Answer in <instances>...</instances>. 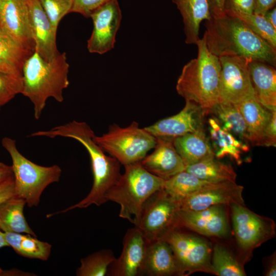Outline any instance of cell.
Masks as SVG:
<instances>
[{
    "label": "cell",
    "instance_id": "3957f363",
    "mask_svg": "<svg viewBox=\"0 0 276 276\" xmlns=\"http://www.w3.org/2000/svg\"><path fill=\"white\" fill-rule=\"evenodd\" d=\"M196 45L197 56L183 67L176 89L186 101L197 104L204 116L212 113L219 103L221 65L219 57L208 49L204 36Z\"/></svg>",
    "mask_w": 276,
    "mask_h": 276
},
{
    "label": "cell",
    "instance_id": "30bf717a",
    "mask_svg": "<svg viewBox=\"0 0 276 276\" xmlns=\"http://www.w3.org/2000/svg\"><path fill=\"white\" fill-rule=\"evenodd\" d=\"M234 234L240 249L249 252L275 235L274 221L238 203L229 205Z\"/></svg>",
    "mask_w": 276,
    "mask_h": 276
},
{
    "label": "cell",
    "instance_id": "277c9868",
    "mask_svg": "<svg viewBox=\"0 0 276 276\" xmlns=\"http://www.w3.org/2000/svg\"><path fill=\"white\" fill-rule=\"evenodd\" d=\"M69 67L65 52L46 60L34 51L26 61L22 71L21 94L33 104L36 120L40 118L49 98L63 101V90L70 84Z\"/></svg>",
    "mask_w": 276,
    "mask_h": 276
},
{
    "label": "cell",
    "instance_id": "ffe728a7",
    "mask_svg": "<svg viewBox=\"0 0 276 276\" xmlns=\"http://www.w3.org/2000/svg\"><path fill=\"white\" fill-rule=\"evenodd\" d=\"M142 275H180L173 250L166 241L158 239L147 242Z\"/></svg>",
    "mask_w": 276,
    "mask_h": 276
},
{
    "label": "cell",
    "instance_id": "ab89813d",
    "mask_svg": "<svg viewBox=\"0 0 276 276\" xmlns=\"http://www.w3.org/2000/svg\"><path fill=\"white\" fill-rule=\"evenodd\" d=\"M15 195L13 176L0 183V203Z\"/></svg>",
    "mask_w": 276,
    "mask_h": 276
},
{
    "label": "cell",
    "instance_id": "ba28073f",
    "mask_svg": "<svg viewBox=\"0 0 276 276\" xmlns=\"http://www.w3.org/2000/svg\"><path fill=\"white\" fill-rule=\"evenodd\" d=\"M162 239L171 246L175 257L180 275L201 271L213 274L212 248L208 242L194 235L175 228Z\"/></svg>",
    "mask_w": 276,
    "mask_h": 276
},
{
    "label": "cell",
    "instance_id": "8992f818",
    "mask_svg": "<svg viewBox=\"0 0 276 276\" xmlns=\"http://www.w3.org/2000/svg\"><path fill=\"white\" fill-rule=\"evenodd\" d=\"M2 144L12 159L15 195L23 199L30 208L37 206L44 189L59 181L61 168L56 165L42 166L30 160L20 153L15 140L11 138H3Z\"/></svg>",
    "mask_w": 276,
    "mask_h": 276
},
{
    "label": "cell",
    "instance_id": "d4e9b609",
    "mask_svg": "<svg viewBox=\"0 0 276 276\" xmlns=\"http://www.w3.org/2000/svg\"><path fill=\"white\" fill-rule=\"evenodd\" d=\"M208 124L211 138L213 142L215 156L220 158L228 156L238 164H241V153L249 149L246 143L224 130L216 118H210Z\"/></svg>",
    "mask_w": 276,
    "mask_h": 276
},
{
    "label": "cell",
    "instance_id": "e575fe53",
    "mask_svg": "<svg viewBox=\"0 0 276 276\" xmlns=\"http://www.w3.org/2000/svg\"><path fill=\"white\" fill-rule=\"evenodd\" d=\"M49 18L54 29L57 31L62 18L70 13L72 0H38Z\"/></svg>",
    "mask_w": 276,
    "mask_h": 276
},
{
    "label": "cell",
    "instance_id": "60d3db41",
    "mask_svg": "<svg viewBox=\"0 0 276 276\" xmlns=\"http://www.w3.org/2000/svg\"><path fill=\"white\" fill-rule=\"evenodd\" d=\"M276 0H255L254 14L264 16L274 7Z\"/></svg>",
    "mask_w": 276,
    "mask_h": 276
},
{
    "label": "cell",
    "instance_id": "44dd1931",
    "mask_svg": "<svg viewBox=\"0 0 276 276\" xmlns=\"http://www.w3.org/2000/svg\"><path fill=\"white\" fill-rule=\"evenodd\" d=\"M248 67L257 100L268 110H276L275 67L251 61L248 62Z\"/></svg>",
    "mask_w": 276,
    "mask_h": 276
},
{
    "label": "cell",
    "instance_id": "484cf974",
    "mask_svg": "<svg viewBox=\"0 0 276 276\" xmlns=\"http://www.w3.org/2000/svg\"><path fill=\"white\" fill-rule=\"evenodd\" d=\"M0 30V73L22 77L24 65L33 53Z\"/></svg>",
    "mask_w": 276,
    "mask_h": 276
},
{
    "label": "cell",
    "instance_id": "8fae6325",
    "mask_svg": "<svg viewBox=\"0 0 276 276\" xmlns=\"http://www.w3.org/2000/svg\"><path fill=\"white\" fill-rule=\"evenodd\" d=\"M219 59L221 65L219 102L238 104L249 99H256L249 61L236 56H220Z\"/></svg>",
    "mask_w": 276,
    "mask_h": 276
},
{
    "label": "cell",
    "instance_id": "7bdbcfd3",
    "mask_svg": "<svg viewBox=\"0 0 276 276\" xmlns=\"http://www.w3.org/2000/svg\"><path fill=\"white\" fill-rule=\"evenodd\" d=\"M264 275L266 276L276 275V254L275 252L266 260Z\"/></svg>",
    "mask_w": 276,
    "mask_h": 276
},
{
    "label": "cell",
    "instance_id": "f546056e",
    "mask_svg": "<svg viewBox=\"0 0 276 276\" xmlns=\"http://www.w3.org/2000/svg\"><path fill=\"white\" fill-rule=\"evenodd\" d=\"M212 113L216 115L224 130L244 142H248L245 121L237 104L219 102Z\"/></svg>",
    "mask_w": 276,
    "mask_h": 276
},
{
    "label": "cell",
    "instance_id": "4fadbf2b",
    "mask_svg": "<svg viewBox=\"0 0 276 276\" xmlns=\"http://www.w3.org/2000/svg\"><path fill=\"white\" fill-rule=\"evenodd\" d=\"M243 187L236 181L210 182L179 201L180 209L200 210L215 205L238 203L245 205Z\"/></svg>",
    "mask_w": 276,
    "mask_h": 276
},
{
    "label": "cell",
    "instance_id": "f6af8a7d",
    "mask_svg": "<svg viewBox=\"0 0 276 276\" xmlns=\"http://www.w3.org/2000/svg\"><path fill=\"white\" fill-rule=\"evenodd\" d=\"M266 20L276 29V9L272 8L264 15Z\"/></svg>",
    "mask_w": 276,
    "mask_h": 276
},
{
    "label": "cell",
    "instance_id": "b9f144b4",
    "mask_svg": "<svg viewBox=\"0 0 276 276\" xmlns=\"http://www.w3.org/2000/svg\"><path fill=\"white\" fill-rule=\"evenodd\" d=\"M212 17H215L225 14L224 4L225 0H208Z\"/></svg>",
    "mask_w": 276,
    "mask_h": 276
},
{
    "label": "cell",
    "instance_id": "836d02e7",
    "mask_svg": "<svg viewBox=\"0 0 276 276\" xmlns=\"http://www.w3.org/2000/svg\"><path fill=\"white\" fill-rule=\"evenodd\" d=\"M228 15L237 17L241 19L252 31L276 50V29L264 16L254 13Z\"/></svg>",
    "mask_w": 276,
    "mask_h": 276
},
{
    "label": "cell",
    "instance_id": "bcb514c9",
    "mask_svg": "<svg viewBox=\"0 0 276 276\" xmlns=\"http://www.w3.org/2000/svg\"><path fill=\"white\" fill-rule=\"evenodd\" d=\"M5 246H9V245L6 240L4 232L0 229V248ZM3 271L0 268V274Z\"/></svg>",
    "mask_w": 276,
    "mask_h": 276
},
{
    "label": "cell",
    "instance_id": "cb8c5ba5",
    "mask_svg": "<svg viewBox=\"0 0 276 276\" xmlns=\"http://www.w3.org/2000/svg\"><path fill=\"white\" fill-rule=\"evenodd\" d=\"M237 105L245 121L248 142L254 146H262L264 133L272 111L266 108L255 99Z\"/></svg>",
    "mask_w": 276,
    "mask_h": 276
},
{
    "label": "cell",
    "instance_id": "8d00e7d4",
    "mask_svg": "<svg viewBox=\"0 0 276 276\" xmlns=\"http://www.w3.org/2000/svg\"><path fill=\"white\" fill-rule=\"evenodd\" d=\"M111 0H72L71 12L78 13L85 17H90L97 8Z\"/></svg>",
    "mask_w": 276,
    "mask_h": 276
},
{
    "label": "cell",
    "instance_id": "7c38bea8",
    "mask_svg": "<svg viewBox=\"0 0 276 276\" xmlns=\"http://www.w3.org/2000/svg\"><path fill=\"white\" fill-rule=\"evenodd\" d=\"M93 29L87 40L89 52L100 55L114 48L120 28L122 12L118 0H111L95 10L90 15Z\"/></svg>",
    "mask_w": 276,
    "mask_h": 276
},
{
    "label": "cell",
    "instance_id": "4316f807",
    "mask_svg": "<svg viewBox=\"0 0 276 276\" xmlns=\"http://www.w3.org/2000/svg\"><path fill=\"white\" fill-rule=\"evenodd\" d=\"M26 204L15 195L0 203V229L3 232L26 233L36 237L27 223L24 208Z\"/></svg>",
    "mask_w": 276,
    "mask_h": 276
},
{
    "label": "cell",
    "instance_id": "603a6c76",
    "mask_svg": "<svg viewBox=\"0 0 276 276\" xmlns=\"http://www.w3.org/2000/svg\"><path fill=\"white\" fill-rule=\"evenodd\" d=\"M182 16L185 41L196 44L199 39L200 25L202 21L212 18L208 0H172Z\"/></svg>",
    "mask_w": 276,
    "mask_h": 276
},
{
    "label": "cell",
    "instance_id": "5bb4252c",
    "mask_svg": "<svg viewBox=\"0 0 276 276\" xmlns=\"http://www.w3.org/2000/svg\"><path fill=\"white\" fill-rule=\"evenodd\" d=\"M224 205H215L193 211L180 209L178 228H186L207 237H224L228 233V223Z\"/></svg>",
    "mask_w": 276,
    "mask_h": 276
},
{
    "label": "cell",
    "instance_id": "d590c367",
    "mask_svg": "<svg viewBox=\"0 0 276 276\" xmlns=\"http://www.w3.org/2000/svg\"><path fill=\"white\" fill-rule=\"evenodd\" d=\"M23 88L22 77H16L0 73V107L21 94Z\"/></svg>",
    "mask_w": 276,
    "mask_h": 276
},
{
    "label": "cell",
    "instance_id": "ac0fdd59",
    "mask_svg": "<svg viewBox=\"0 0 276 276\" xmlns=\"http://www.w3.org/2000/svg\"><path fill=\"white\" fill-rule=\"evenodd\" d=\"M29 21L35 42V51L51 60L60 53L56 44V31L38 0H28Z\"/></svg>",
    "mask_w": 276,
    "mask_h": 276
},
{
    "label": "cell",
    "instance_id": "83f0119b",
    "mask_svg": "<svg viewBox=\"0 0 276 276\" xmlns=\"http://www.w3.org/2000/svg\"><path fill=\"white\" fill-rule=\"evenodd\" d=\"M4 234L9 246L17 254L28 258L48 260L52 248L49 243L39 241L30 234L11 232H4Z\"/></svg>",
    "mask_w": 276,
    "mask_h": 276
},
{
    "label": "cell",
    "instance_id": "d6986e66",
    "mask_svg": "<svg viewBox=\"0 0 276 276\" xmlns=\"http://www.w3.org/2000/svg\"><path fill=\"white\" fill-rule=\"evenodd\" d=\"M154 151L140 162L151 173L165 180L185 170L184 162L176 150L174 139L156 137Z\"/></svg>",
    "mask_w": 276,
    "mask_h": 276
},
{
    "label": "cell",
    "instance_id": "74e56055",
    "mask_svg": "<svg viewBox=\"0 0 276 276\" xmlns=\"http://www.w3.org/2000/svg\"><path fill=\"white\" fill-rule=\"evenodd\" d=\"M255 0H225V14H252L254 12Z\"/></svg>",
    "mask_w": 276,
    "mask_h": 276
},
{
    "label": "cell",
    "instance_id": "e0dca14e",
    "mask_svg": "<svg viewBox=\"0 0 276 276\" xmlns=\"http://www.w3.org/2000/svg\"><path fill=\"white\" fill-rule=\"evenodd\" d=\"M200 107L187 101L185 107L176 114L161 119L144 128L155 138L175 139L203 127Z\"/></svg>",
    "mask_w": 276,
    "mask_h": 276
},
{
    "label": "cell",
    "instance_id": "7dc6e473",
    "mask_svg": "<svg viewBox=\"0 0 276 276\" xmlns=\"http://www.w3.org/2000/svg\"><path fill=\"white\" fill-rule=\"evenodd\" d=\"M0 110H1V107H0Z\"/></svg>",
    "mask_w": 276,
    "mask_h": 276
},
{
    "label": "cell",
    "instance_id": "7402d4cb",
    "mask_svg": "<svg viewBox=\"0 0 276 276\" xmlns=\"http://www.w3.org/2000/svg\"><path fill=\"white\" fill-rule=\"evenodd\" d=\"M173 144L186 166L215 157L203 127L175 138Z\"/></svg>",
    "mask_w": 276,
    "mask_h": 276
},
{
    "label": "cell",
    "instance_id": "ee69618b",
    "mask_svg": "<svg viewBox=\"0 0 276 276\" xmlns=\"http://www.w3.org/2000/svg\"><path fill=\"white\" fill-rule=\"evenodd\" d=\"M13 176L12 166L0 162V183Z\"/></svg>",
    "mask_w": 276,
    "mask_h": 276
},
{
    "label": "cell",
    "instance_id": "4dcf8cb0",
    "mask_svg": "<svg viewBox=\"0 0 276 276\" xmlns=\"http://www.w3.org/2000/svg\"><path fill=\"white\" fill-rule=\"evenodd\" d=\"M211 267L213 274L218 276H245L243 266L225 246L216 243L212 251Z\"/></svg>",
    "mask_w": 276,
    "mask_h": 276
},
{
    "label": "cell",
    "instance_id": "9a60e30c",
    "mask_svg": "<svg viewBox=\"0 0 276 276\" xmlns=\"http://www.w3.org/2000/svg\"><path fill=\"white\" fill-rule=\"evenodd\" d=\"M0 30L24 47L35 51L28 0H0Z\"/></svg>",
    "mask_w": 276,
    "mask_h": 276
},
{
    "label": "cell",
    "instance_id": "52a82bcc",
    "mask_svg": "<svg viewBox=\"0 0 276 276\" xmlns=\"http://www.w3.org/2000/svg\"><path fill=\"white\" fill-rule=\"evenodd\" d=\"M94 140L124 166L141 162L156 143V138L135 121L125 127L113 124L106 133L95 135Z\"/></svg>",
    "mask_w": 276,
    "mask_h": 276
},
{
    "label": "cell",
    "instance_id": "5b68a950",
    "mask_svg": "<svg viewBox=\"0 0 276 276\" xmlns=\"http://www.w3.org/2000/svg\"><path fill=\"white\" fill-rule=\"evenodd\" d=\"M124 167V174L108 192L106 200L119 204L120 218L138 226L143 204L163 188L165 179L149 172L140 162Z\"/></svg>",
    "mask_w": 276,
    "mask_h": 276
},
{
    "label": "cell",
    "instance_id": "f1b7e54d",
    "mask_svg": "<svg viewBox=\"0 0 276 276\" xmlns=\"http://www.w3.org/2000/svg\"><path fill=\"white\" fill-rule=\"evenodd\" d=\"M185 171L210 182L236 181L237 174L233 167L215 158L186 166Z\"/></svg>",
    "mask_w": 276,
    "mask_h": 276
},
{
    "label": "cell",
    "instance_id": "1f68e13d",
    "mask_svg": "<svg viewBox=\"0 0 276 276\" xmlns=\"http://www.w3.org/2000/svg\"><path fill=\"white\" fill-rule=\"evenodd\" d=\"M209 183L210 182L203 180L185 170L165 180L162 189L179 202Z\"/></svg>",
    "mask_w": 276,
    "mask_h": 276
},
{
    "label": "cell",
    "instance_id": "7a4b0ae2",
    "mask_svg": "<svg viewBox=\"0 0 276 276\" xmlns=\"http://www.w3.org/2000/svg\"><path fill=\"white\" fill-rule=\"evenodd\" d=\"M94 131L85 122L75 120L54 127L48 130H40L30 136L55 138L60 136L78 141L86 149L90 156L93 174V183L88 194L84 198L88 204L100 206L107 202L106 195L121 176L120 163L107 156L94 140Z\"/></svg>",
    "mask_w": 276,
    "mask_h": 276
},
{
    "label": "cell",
    "instance_id": "6da1fadb",
    "mask_svg": "<svg viewBox=\"0 0 276 276\" xmlns=\"http://www.w3.org/2000/svg\"><path fill=\"white\" fill-rule=\"evenodd\" d=\"M203 36L210 51L217 57L236 56L248 61L276 65V50L240 18L225 14L205 21Z\"/></svg>",
    "mask_w": 276,
    "mask_h": 276
},
{
    "label": "cell",
    "instance_id": "d6a6232c",
    "mask_svg": "<svg viewBox=\"0 0 276 276\" xmlns=\"http://www.w3.org/2000/svg\"><path fill=\"white\" fill-rule=\"evenodd\" d=\"M113 252L102 249L80 260L81 265L76 271L77 276H104L109 265L115 260Z\"/></svg>",
    "mask_w": 276,
    "mask_h": 276
},
{
    "label": "cell",
    "instance_id": "2e32d148",
    "mask_svg": "<svg viewBox=\"0 0 276 276\" xmlns=\"http://www.w3.org/2000/svg\"><path fill=\"white\" fill-rule=\"evenodd\" d=\"M147 241L140 229H128L123 240V249L119 258L109 265L107 275H142Z\"/></svg>",
    "mask_w": 276,
    "mask_h": 276
},
{
    "label": "cell",
    "instance_id": "9c48e42d",
    "mask_svg": "<svg viewBox=\"0 0 276 276\" xmlns=\"http://www.w3.org/2000/svg\"><path fill=\"white\" fill-rule=\"evenodd\" d=\"M179 202L162 189L145 201L142 209L138 227L147 242L162 239L172 230L178 228Z\"/></svg>",
    "mask_w": 276,
    "mask_h": 276
},
{
    "label": "cell",
    "instance_id": "f35d334b",
    "mask_svg": "<svg viewBox=\"0 0 276 276\" xmlns=\"http://www.w3.org/2000/svg\"><path fill=\"white\" fill-rule=\"evenodd\" d=\"M276 146V110L272 111V116L267 125L263 137L262 146Z\"/></svg>",
    "mask_w": 276,
    "mask_h": 276
}]
</instances>
